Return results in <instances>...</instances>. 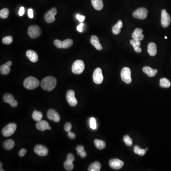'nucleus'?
Returning a JSON list of instances; mask_svg holds the SVG:
<instances>
[{
  "instance_id": "nucleus-1",
  "label": "nucleus",
  "mask_w": 171,
  "mask_h": 171,
  "mask_svg": "<svg viewBox=\"0 0 171 171\" xmlns=\"http://www.w3.org/2000/svg\"><path fill=\"white\" fill-rule=\"evenodd\" d=\"M57 81L53 77H47L42 80L40 86L45 90L50 91L54 89L56 86Z\"/></svg>"
},
{
  "instance_id": "nucleus-2",
  "label": "nucleus",
  "mask_w": 171,
  "mask_h": 171,
  "mask_svg": "<svg viewBox=\"0 0 171 171\" xmlns=\"http://www.w3.org/2000/svg\"><path fill=\"white\" fill-rule=\"evenodd\" d=\"M40 85V82L38 79L33 77L27 78L23 82V86L25 88L32 90L37 88Z\"/></svg>"
},
{
  "instance_id": "nucleus-3",
  "label": "nucleus",
  "mask_w": 171,
  "mask_h": 171,
  "mask_svg": "<svg viewBox=\"0 0 171 171\" xmlns=\"http://www.w3.org/2000/svg\"><path fill=\"white\" fill-rule=\"evenodd\" d=\"M84 63L82 60L75 61L72 66V71L75 74H81L84 71Z\"/></svg>"
},
{
  "instance_id": "nucleus-4",
  "label": "nucleus",
  "mask_w": 171,
  "mask_h": 171,
  "mask_svg": "<svg viewBox=\"0 0 171 171\" xmlns=\"http://www.w3.org/2000/svg\"><path fill=\"white\" fill-rule=\"evenodd\" d=\"M17 128V125L15 123H10L3 128L2 134L5 137H8L13 135L15 133Z\"/></svg>"
},
{
  "instance_id": "nucleus-5",
  "label": "nucleus",
  "mask_w": 171,
  "mask_h": 171,
  "mask_svg": "<svg viewBox=\"0 0 171 171\" xmlns=\"http://www.w3.org/2000/svg\"><path fill=\"white\" fill-rule=\"evenodd\" d=\"M73 42L71 39H67L64 41H61L59 40H54V44L57 48L59 49H67L69 48L72 46Z\"/></svg>"
},
{
  "instance_id": "nucleus-6",
  "label": "nucleus",
  "mask_w": 171,
  "mask_h": 171,
  "mask_svg": "<svg viewBox=\"0 0 171 171\" xmlns=\"http://www.w3.org/2000/svg\"><path fill=\"white\" fill-rule=\"evenodd\" d=\"M131 71L128 67H125L122 69L121 72V77L122 81L126 84H130L132 82L131 77Z\"/></svg>"
},
{
  "instance_id": "nucleus-7",
  "label": "nucleus",
  "mask_w": 171,
  "mask_h": 171,
  "mask_svg": "<svg viewBox=\"0 0 171 171\" xmlns=\"http://www.w3.org/2000/svg\"><path fill=\"white\" fill-rule=\"evenodd\" d=\"M147 13L148 11L147 9L145 8H140L134 12L133 16L136 19L144 20L147 18Z\"/></svg>"
},
{
  "instance_id": "nucleus-8",
  "label": "nucleus",
  "mask_w": 171,
  "mask_h": 171,
  "mask_svg": "<svg viewBox=\"0 0 171 171\" xmlns=\"http://www.w3.org/2000/svg\"><path fill=\"white\" fill-rule=\"evenodd\" d=\"M171 21L170 15L167 13L165 10H163L161 11V25L164 28H166L169 26Z\"/></svg>"
},
{
  "instance_id": "nucleus-9",
  "label": "nucleus",
  "mask_w": 171,
  "mask_h": 171,
  "mask_svg": "<svg viewBox=\"0 0 171 171\" xmlns=\"http://www.w3.org/2000/svg\"><path fill=\"white\" fill-rule=\"evenodd\" d=\"M28 33L30 38L35 39L40 36L41 34V30L38 26L33 25L29 27L28 28Z\"/></svg>"
},
{
  "instance_id": "nucleus-10",
  "label": "nucleus",
  "mask_w": 171,
  "mask_h": 171,
  "mask_svg": "<svg viewBox=\"0 0 171 171\" xmlns=\"http://www.w3.org/2000/svg\"><path fill=\"white\" fill-rule=\"evenodd\" d=\"M57 14V9L52 8L50 10L47 11L44 15V19L47 23H53L55 20V16Z\"/></svg>"
},
{
  "instance_id": "nucleus-11",
  "label": "nucleus",
  "mask_w": 171,
  "mask_h": 171,
  "mask_svg": "<svg viewBox=\"0 0 171 171\" xmlns=\"http://www.w3.org/2000/svg\"><path fill=\"white\" fill-rule=\"evenodd\" d=\"M93 81L97 84H100L103 81V76L102 75V70L100 68H97L95 70L93 74Z\"/></svg>"
},
{
  "instance_id": "nucleus-12",
  "label": "nucleus",
  "mask_w": 171,
  "mask_h": 171,
  "mask_svg": "<svg viewBox=\"0 0 171 171\" xmlns=\"http://www.w3.org/2000/svg\"><path fill=\"white\" fill-rule=\"evenodd\" d=\"M66 100L69 104L71 107H75L78 103L77 100L75 96V92L72 90H69L66 95Z\"/></svg>"
},
{
  "instance_id": "nucleus-13",
  "label": "nucleus",
  "mask_w": 171,
  "mask_h": 171,
  "mask_svg": "<svg viewBox=\"0 0 171 171\" xmlns=\"http://www.w3.org/2000/svg\"><path fill=\"white\" fill-rule=\"evenodd\" d=\"M47 117L50 120H52L56 123L59 122L61 120L60 116L58 112L52 109L48 110L47 112Z\"/></svg>"
},
{
  "instance_id": "nucleus-14",
  "label": "nucleus",
  "mask_w": 171,
  "mask_h": 171,
  "mask_svg": "<svg viewBox=\"0 0 171 171\" xmlns=\"http://www.w3.org/2000/svg\"><path fill=\"white\" fill-rule=\"evenodd\" d=\"M34 152L37 155L40 156H46L48 155V150L46 146L41 145L36 146L34 148Z\"/></svg>"
},
{
  "instance_id": "nucleus-15",
  "label": "nucleus",
  "mask_w": 171,
  "mask_h": 171,
  "mask_svg": "<svg viewBox=\"0 0 171 171\" xmlns=\"http://www.w3.org/2000/svg\"><path fill=\"white\" fill-rule=\"evenodd\" d=\"M110 167L115 170H119L124 165V162L118 159H113L109 162Z\"/></svg>"
},
{
  "instance_id": "nucleus-16",
  "label": "nucleus",
  "mask_w": 171,
  "mask_h": 171,
  "mask_svg": "<svg viewBox=\"0 0 171 171\" xmlns=\"http://www.w3.org/2000/svg\"><path fill=\"white\" fill-rule=\"evenodd\" d=\"M36 127L37 129L41 131H44L46 130H50L52 129L51 127L49 126L48 122L42 120L37 122L36 125Z\"/></svg>"
},
{
  "instance_id": "nucleus-17",
  "label": "nucleus",
  "mask_w": 171,
  "mask_h": 171,
  "mask_svg": "<svg viewBox=\"0 0 171 171\" xmlns=\"http://www.w3.org/2000/svg\"><path fill=\"white\" fill-rule=\"evenodd\" d=\"M27 57L32 62H36L38 61L39 58L37 53L33 50H28L27 51Z\"/></svg>"
},
{
  "instance_id": "nucleus-18",
  "label": "nucleus",
  "mask_w": 171,
  "mask_h": 171,
  "mask_svg": "<svg viewBox=\"0 0 171 171\" xmlns=\"http://www.w3.org/2000/svg\"><path fill=\"white\" fill-rule=\"evenodd\" d=\"M12 65L11 62L8 61L1 65L0 68V72L2 75H8L11 71L10 66Z\"/></svg>"
},
{
  "instance_id": "nucleus-19",
  "label": "nucleus",
  "mask_w": 171,
  "mask_h": 171,
  "mask_svg": "<svg viewBox=\"0 0 171 171\" xmlns=\"http://www.w3.org/2000/svg\"><path fill=\"white\" fill-rule=\"evenodd\" d=\"M143 32V30L142 29L136 28L132 34V38H133L134 39L140 40V41L143 40L144 38V36L142 34Z\"/></svg>"
},
{
  "instance_id": "nucleus-20",
  "label": "nucleus",
  "mask_w": 171,
  "mask_h": 171,
  "mask_svg": "<svg viewBox=\"0 0 171 171\" xmlns=\"http://www.w3.org/2000/svg\"><path fill=\"white\" fill-rule=\"evenodd\" d=\"M143 71L149 77H154L157 73V69H153L152 68L148 66L143 67Z\"/></svg>"
},
{
  "instance_id": "nucleus-21",
  "label": "nucleus",
  "mask_w": 171,
  "mask_h": 171,
  "mask_svg": "<svg viewBox=\"0 0 171 171\" xmlns=\"http://www.w3.org/2000/svg\"><path fill=\"white\" fill-rule=\"evenodd\" d=\"M90 42L91 44L94 46L96 49L98 50H102V47L100 43L98 37L95 35L92 36V37H91Z\"/></svg>"
},
{
  "instance_id": "nucleus-22",
  "label": "nucleus",
  "mask_w": 171,
  "mask_h": 171,
  "mask_svg": "<svg viewBox=\"0 0 171 171\" xmlns=\"http://www.w3.org/2000/svg\"><path fill=\"white\" fill-rule=\"evenodd\" d=\"M147 51L151 56H155L157 53V46L155 43L151 42L148 45Z\"/></svg>"
},
{
  "instance_id": "nucleus-23",
  "label": "nucleus",
  "mask_w": 171,
  "mask_h": 171,
  "mask_svg": "<svg viewBox=\"0 0 171 171\" xmlns=\"http://www.w3.org/2000/svg\"><path fill=\"white\" fill-rule=\"evenodd\" d=\"M130 44L133 47L135 52L137 53H140L142 52V49L141 48H140V46L141 45V43L140 40H136L135 39H132L130 42Z\"/></svg>"
},
{
  "instance_id": "nucleus-24",
  "label": "nucleus",
  "mask_w": 171,
  "mask_h": 171,
  "mask_svg": "<svg viewBox=\"0 0 171 171\" xmlns=\"http://www.w3.org/2000/svg\"><path fill=\"white\" fill-rule=\"evenodd\" d=\"M123 27V23L122 20H118L117 23L112 28V33L114 35H117L121 32V28Z\"/></svg>"
},
{
  "instance_id": "nucleus-25",
  "label": "nucleus",
  "mask_w": 171,
  "mask_h": 171,
  "mask_svg": "<svg viewBox=\"0 0 171 171\" xmlns=\"http://www.w3.org/2000/svg\"><path fill=\"white\" fill-rule=\"evenodd\" d=\"M93 7L97 10H101L103 8V3L102 0H91Z\"/></svg>"
},
{
  "instance_id": "nucleus-26",
  "label": "nucleus",
  "mask_w": 171,
  "mask_h": 171,
  "mask_svg": "<svg viewBox=\"0 0 171 171\" xmlns=\"http://www.w3.org/2000/svg\"><path fill=\"white\" fill-rule=\"evenodd\" d=\"M15 146V142L12 139L7 140L3 143V146L4 148L7 150H11Z\"/></svg>"
},
{
  "instance_id": "nucleus-27",
  "label": "nucleus",
  "mask_w": 171,
  "mask_h": 171,
  "mask_svg": "<svg viewBox=\"0 0 171 171\" xmlns=\"http://www.w3.org/2000/svg\"><path fill=\"white\" fill-rule=\"evenodd\" d=\"M101 168L100 163L98 162L93 163L89 166L88 171H100Z\"/></svg>"
},
{
  "instance_id": "nucleus-28",
  "label": "nucleus",
  "mask_w": 171,
  "mask_h": 171,
  "mask_svg": "<svg viewBox=\"0 0 171 171\" xmlns=\"http://www.w3.org/2000/svg\"><path fill=\"white\" fill-rule=\"evenodd\" d=\"M42 117V112L38 111H34L32 114V118H33V119L37 122L41 120Z\"/></svg>"
},
{
  "instance_id": "nucleus-29",
  "label": "nucleus",
  "mask_w": 171,
  "mask_h": 171,
  "mask_svg": "<svg viewBox=\"0 0 171 171\" xmlns=\"http://www.w3.org/2000/svg\"><path fill=\"white\" fill-rule=\"evenodd\" d=\"M160 86L163 88H169L171 86V82L167 78H161L160 80Z\"/></svg>"
},
{
  "instance_id": "nucleus-30",
  "label": "nucleus",
  "mask_w": 171,
  "mask_h": 171,
  "mask_svg": "<svg viewBox=\"0 0 171 171\" xmlns=\"http://www.w3.org/2000/svg\"><path fill=\"white\" fill-rule=\"evenodd\" d=\"M94 144L97 148L99 150H102L106 147V143L104 141L101 140H95Z\"/></svg>"
},
{
  "instance_id": "nucleus-31",
  "label": "nucleus",
  "mask_w": 171,
  "mask_h": 171,
  "mask_svg": "<svg viewBox=\"0 0 171 171\" xmlns=\"http://www.w3.org/2000/svg\"><path fill=\"white\" fill-rule=\"evenodd\" d=\"M77 151V153L82 158H85L87 156V153L85 151L84 146H78L76 148Z\"/></svg>"
},
{
  "instance_id": "nucleus-32",
  "label": "nucleus",
  "mask_w": 171,
  "mask_h": 171,
  "mask_svg": "<svg viewBox=\"0 0 171 171\" xmlns=\"http://www.w3.org/2000/svg\"><path fill=\"white\" fill-rule=\"evenodd\" d=\"M64 167L67 171H72V170H73V168H74L73 162L67 159L66 161L64 162Z\"/></svg>"
},
{
  "instance_id": "nucleus-33",
  "label": "nucleus",
  "mask_w": 171,
  "mask_h": 171,
  "mask_svg": "<svg viewBox=\"0 0 171 171\" xmlns=\"http://www.w3.org/2000/svg\"><path fill=\"white\" fill-rule=\"evenodd\" d=\"M4 100V102H6L7 103H9V104L11 103L12 101L14 100V97L12 95L7 93L4 95L3 98Z\"/></svg>"
},
{
  "instance_id": "nucleus-34",
  "label": "nucleus",
  "mask_w": 171,
  "mask_h": 171,
  "mask_svg": "<svg viewBox=\"0 0 171 171\" xmlns=\"http://www.w3.org/2000/svg\"><path fill=\"white\" fill-rule=\"evenodd\" d=\"M9 11L7 8H4L0 11V17L2 19H6L9 16Z\"/></svg>"
},
{
  "instance_id": "nucleus-35",
  "label": "nucleus",
  "mask_w": 171,
  "mask_h": 171,
  "mask_svg": "<svg viewBox=\"0 0 171 171\" xmlns=\"http://www.w3.org/2000/svg\"><path fill=\"white\" fill-rule=\"evenodd\" d=\"M134 152L140 156H143L146 153V150L140 148L139 146H135L134 147Z\"/></svg>"
},
{
  "instance_id": "nucleus-36",
  "label": "nucleus",
  "mask_w": 171,
  "mask_h": 171,
  "mask_svg": "<svg viewBox=\"0 0 171 171\" xmlns=\"http://www.w3.org/2000/svg\"><path fill=\"white\" fill-rule=\"evenodd\" d=\"M123 141L127 146H131L133 145V141L132 139L127 135H126L124 137Z\"/></svg>"
},
{
  "instance_id": "nucleus-37",
  "label": "nucleus",
  "mask_w": 171,
  "mask_h": 171,
  "mask_svg": "<svg viewBox=\"0 0 171 171\" xmlns=\"http://www.w3.org/2000/svg\"><path fill=\"white\" fill-rule=\"evenodd\" d=\"M13 37L10 36L5 37L3 39V42L4 44L10 45L13 42Z\"/></svg>"
},
{
  "instance_id": "nucleus-38",
  "label": "nucleus",
  "mask_w": 171,
  "mask_h": 171,
  "mask_svg": "<svg viewBox=\"0 0 171 171\" xmlns=\"http://www.w3.org/2000/svg\"><path fill=\"white\" fill-rule=\"evenodd\" d=\"M89 125L91 128L92 129L95 130L97 128V123H96V119L94 117H91L89 121Z\"/></svg>"
},
{
  "instance_id": "nucleus-39",
  "label": "nucleus",
  "mask_w": 171,
  "mask_h": 171,
  "mask_svg": "<svg viewBox=\"0 0 171 171\" xmlns=\"http://www.w3.org/2000/svg\"><path fill=\"white\" fill-rule=\"evenodd\" d=\"M72 128V125L71 123L68 122L65 124V125L64 126V130L66 132H69L71 131V129Z\"/></svg>"
},
{
  "instance_id": "nucleus-40",
  "label": "nucleus",
  "mask_w": 171,
  "mask_h": 171,
  "mask_svg": "<svg viewBox=\"0 0 171 171\" xmlns=\"http://www.w3.org/2000/svg\"><path fill=\"white\" fill-rule=\"evenodd\" d=\"M27 153V150L25 149H21L19 152V155L20 157L24 156Z\"/></svg>"
},
{
  "instance_id": "nucleus-41",
  "label": "nucleus",
  "mask_w": 171,
  "mask_h": 171,
  "mask_svg": "<svg viewBox=\"0 0 171 171\" xmlns=\"http://www.w3.org/2000/svg\"><path fill=\"white\" fill-rule=\"evenodd\" d=\"M77 19L78 20V21H80L81 23H82L83 21H84L85 19V17L83 15H81L79 14H77Z\"/></svg>"
},
{
  "instance_id": "nucleus-42",
  "label": "nucleus",
  "mask_w": 171,
  "mask_h": 171,
  "mask_svg": "<svg viewBox=\"0 0 171 171\" xmlns=\"http://www.w3.org/2000/svg\"><path fill=\"white\" fill-rule=\"evenodd\" d=\"M67 160H69V161H72L73 162L75 160L74 156L72 153H69L68 155H67Z\"/></svg>"
},
{
  "instance_id": "nucleus-43",
  "label": "nucleus",
  "mask_w": 171,
  "mask_h": 171,
  "mask_svg": "<svg viewBox=\"0 0 171 171\" xmlns=\"http://www.w3.org/2000/svg\"><path fill=\"white\" fill-rule=\"evenodd\" d=\"M68 135L69 137L71 139H75L76 138L75 134L71 132V131L68 132Z\"/></svg>"
},
{
  "instance_id": "nucleus-44",
  "label": "nucleus",
  "mask_w": 171,
  "mask_h": 171,
  "mask_svg": "<svg viewBox=\"0 0 171 171\" xmlns=\"http://www.w3.org/2000/svg\"><path fill=\"white\" fill-rule=\"evenodd\" d=\"M84 26V23H81L77 27V30H78L79 32H82L83 31V27Z\"/></svg>"
},
{
  "instance_id": "nucleus-45",
  "label": "nucleus",
  "mask_w": 171,
  "mask_h": 171,
  "mask_svg": "<svg viewBox=\"0 0 171 171\" xmlns=\"http://www.w3.org/2000/svg\"><path fill=\"white\" fill-rule=\"evenodd\" d=\"M24 11H25V9L23 7H20V11H19V15L20 16H22L24 13Z\"/></svg>"
},
{
  "instance_id": "nucleus-46",
  "label": "nucleus",
  "mask_w": 171,
  "mask_h": 171,
  "mask_svg": "<svg viewBox=\"0 0 171 171\" xmlns=\"http://www.w3.org/2000/svg\"><path fill=\"white\" fill-rule=\"evenodd\" d=\"M11 106L13 107H16L17 106H18V102H17V101L15 100H13L12 102L10 104Z\"/></svg>"
},
{
  "instance_id": "nucleus-47",
  "label": "nucleus",
  "mask_w": 171,
  "mask_h": 171,
  "mask_svg": "<svg viewBox=\"0 0 171 171\" xmlns=\"http://www.w3.org/2000/svg\"><path fill=\"white\" fill-rule=\"evenodd\" d=\"M28 16L30 18H33V10L32 9H29L28 10Z\"/></svg>"
},
{
  "instance_id": "nucleus-48",
  "label": "nucleus",
  "mask_w": 171,
  "mask_h": 171,
  "mask_svg": "<svg viewBox=\"0 0 171 171\" xmlns=\"http://www.w3.org/2000/svg\"><path fill=\"white\" fill-rule=\"evenodd\" d=\"M0 164H1V165H0V167H1V168H0V171H4V170H3V168H2V167H3V164H2V163H1V162Z\"/></svg>"
},
{
  "instance_id": "nucleus-49",
  "label": "nucleus",
  "mask_w": 171,
  "mask_h": 171,
  "mask_svg": "<svg viewBox=\"0 0 171 171\" xmlns=\"http://www.w3.org/2000/svg\"><path fill=\"white\" fill-rule=\"evenodd\" d=\"M146 151H147V150H148V148H146Z\"/></svg>"
},
{
  "instance_id": "nucleus-50",
  "label": "nucleus",
  "mask_w": 171,
  "mask_h": 171,
  "mask_svg": "<svg viewBox=\"0 0 171 171\" xmlns=\"http://www.w3.org/2000/svg\"><path fill=\"white\" fill-rule=\"evenodd\" d=\"M165 39H167V37L166 36L165 37Z\"/></svg>"
}]
</instances>
